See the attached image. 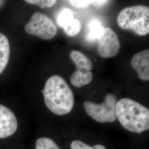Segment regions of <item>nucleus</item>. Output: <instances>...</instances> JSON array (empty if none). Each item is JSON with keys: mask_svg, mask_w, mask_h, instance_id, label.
Here are the masks:
<instances>
[{"mask_svg": "<svg viewBox=\"0 0 149 149\" xmlns=\"http://www.w3.org/2000/svg\"><path fill=\"white\" fill-rule=\"evenodd\" d=\"M42 92L46 106L55 114L63 116L72 111L74 105V96L62 77L53 75L49 77Z\"/></svg>", "mask_w": 149, "mask_h": 149, "instance_id": "f257e3e1", "label": "nucleus"}, {"mask_svg": "<svg viewBox=\"0 0 149 149\" xmlns=\"http://www.w3.org/2000/svg\"><path fill=\"white\" fill-rule=\"evenodd\" d=\"M116 116L129 132L140 134L149 129V109L130 98H122L117 102Z\"/></svg>", "mask_w": 149, "mask_h": 149, "instance_id": "f03ea898", "label": "nucleus"}, {"mask_svg": "<svg viewBox=\"0 0 149 149\" xmlns=\"http://www.w3.org/2000/svg\"><path fill=\"white\" fill-rule=\"evenodd\" d=\"M117 23L120 28L131 31L140 36L149 33V8L143 5L127 7L120 12Z\"/></svg>", "mask_w": 149, "mask_h": 149, "instance_id": "7ed1b4c3", "label": "nucleus"}, {"mask_svg": "<svg viewBox=\"0 0 149 149\" xmlns=\"http://www.w3.org/2000/svg\"><path fill=\"white\" fill-rule=\"evenodd\" d=\"M117 98L112 93L107 95L102 104H97L87 101L84 103L86 112L93 119L97 122H114L116 120V107Z\"/></svg>", "mask_w": 149, "mask_h": 149, "instance_id": "20e7f679", "label": "nucleus"}, {"mask_svg": "<svg viewBox=\"0 0 149 149\" xmlns=\"http://www.w3.org/2000/svg\"><path fill=\"white\" fill-rule=\"evenodd\" d=\"M27 33L44 40H50L55 37L58 29L53 21L47 15L36 12L24 27Z\"/></svg>", "mask_w": 149, "mask_h": 149, "instance_id": "39448f33", "label": "nucleus"}, {"mask_svg": "<svg viewBox=\"0 0 149 149\" xmlns=\"http://www.w3.org/2000/svg\"><path fill=\"white\" fill-rule=\"evenodd\" d=\"M98 42L97 50L102 58L114 57L119 52L120 48L119 39L116 33L111 28H104L103 33Z\"/></svg>", "mask_w": 149, "mask_h": 149, "instance_id": "423d86ee", "label": "nucleus"}, {"mask_svg": "<svg viewBox=\"0 0 149 149\" xmlns=\"http://www.w3.org/2000/svg\"><path fill=\"white\" fill-rule=\"evenodd\" d=\"M17 128L18 122L15 113L9 108L0 104V139L11 136Z\"/></svg>", "mask_w": 149, "mask_h": 149, "instance_id": "0eeeda50", "label": "nucleus"}, {"mask_svg": "<svg viewBox=\"0 0 149 149\" xmlns=\"http://www.w3.org/2000/svg\"><path fill=\"white\" fill-rule=\"evenodd\" d=\"M131 65L143 81L149 80V50L147 49L135 54L133 56Z\"/></svg>", "mask_w": 149, "mask_h": 149, "instance_id": "6e6552de", "label": "nucleus"}, {"mask_svg": "<svg viewBox=\"0 0 149 149\" xmlns=\"http://www.w3.org/2000/svg\"><path fill=\"white\" fill-rule=\"evenodd\" d=\"M70 56L77 70L91 71L93 69V65L90 59L79 51L72 50L70 53Z\"/></svg>", "mask_w": 149, "mask_h": 149, "instance_id": "1a4fd4ad", "label": "nucleus"}, {"mask_svg": "<svg viewBox=\"0 0 149 149\" xmlns=\"http://www.w3.org/2000/svg\"><path fill=\"white\" fill-rule=\"evenodd\" d=\"M104 29V27L99 20L96 19H92L88 24L86 39L90 42L98 41L101 37Z\"/></svg>", "mask_w": 149, "mask_h": 149, "instance_id": "9d476101", "label": "nucleus"}, {"mask_svg": "<svg viewBox=\"0 0 149 149\" xmlns=\"http://www.w3.org/2000/svg\"><path fill=\"white\" fill-rule=\"evenodd\" d=\"M10 46L7 37L0 33V74L5 69L10 59Z\"/></svg>", "mask_w": 149, "mask_h": 149, "instance_id": "9b49d317", "label": "nucleus"}, {"mask_svg": "<svg viewBox=\"0 0 149 149\" xmlns=\"http://www.w3.org/2000/svg\"><path fill=\"white\" fill-rule=\"evenodd\" d=\"M93 79V74L91 71H82L76 70L70 78V82L76 87H81L87 85Z\"/></svg>", "mask_w": 149, "mask_h": 149, "instance_id": "f8f14e48", "label": "nucleus"}, {"mask_svg": "<svg viewBox=\"0 0 149 149\" xmlns=\"http://www.w3.org/2000/svg\"><path fill=\"white\" fill-rule=\"evenodd\" d=\"M73 12L69 8H63L59 11L56 17V23L62 29L68 26L74 19Z\"/></svg>", "mask_w": 149, "mask_h": 149, "instance_id": "ddd939ff", "label": "nucleus"}, {"mask_svg": "<svg viewBox=\"0 0 149 149\" xmlns=\"http://www.w3.org/2000/svg\"><path fill=\"white\" fill-rule=\"evenodd\" d=\"M81 27L82 25L81 22L78 19L74 18L70 24L65 27L63 29L68 37H74L80 33Z\"/></svg>", "mask_w": 149, "mask_h": 149, "instance_id": "4468645a", "label": "nucleus"}, {"mask_svg": "<svg viewBox=\"0 0 149 149\" xmlns=\"http://www.w3.org/2000/svg\"><path fill=\"white\" fill-rule=\"evenodd\" d=\"M36 149H60L53 140L48 138L38 139L36 142Z\"/></svg>", "mask_w": 149, "mask_h": 149, "instance_id": "2eb2a0df", "label": "nucleus"}, {"mask_svg": "<svg viewBox=\"0 0 149 149\" xmlns=\"http://www.w3.org/2000/svg\"><path fill=\"white\" fill-rule=\"evenodd\" d=\"M71 149H106L102 145L97 144L93 146H90L80 140H74L71 144Z\"/></svg>", "mask_w": 149, "mask_h": 149, "instance_id": "dca6fc26", "label": "nucleus"}, {"mask_svg": "<svg viewBox=\"0 0 149 149\" xmlns=\"http://www.w3.org/2000/svg\"><path fill=\"white\" fill-rule=\"evenodd\" d=\"M26 2L29 4H33L39 6L41 8H45V7H52L55 5L57 1L54 0H26Z\"/></svg>", "mask_w": 149, "mask_h": 149, "instance_id": "f3484780", "label": "nucleus"}, {"mask_svg": "<svg viewBox=\"0 0 149 149\" xmlns=\"http://www.w3.org/2000/svg\"><path fill=\"white\" fill-rule=\"evenodd\" d=\"M71 6L77 8H86L91 5H93V1L89 0H72L68 1Z\"/></svg>", "mask_w": 149, "mask_h": 149, "instance_id": "a211bd4d", "label": "nucleus"}, {"mask_svg": "<svg viewBox=\"0 0 149 149\" xmlns=\"http://www.w3.org/2000/svg\"><path fill=\"white\" fill-rule=\"evenodd\" d=\"M109 1H103V0H95L93 1V5L95 7H102L107 4Z\"/></svg>", "mask_w": 149, "mask_h": 149, "instance_id": "6ab92c4d", "label": "nucleus"}, {"mask_svg": "<svg viewBox=\"0 0 149 149\" xmlns=\"http://www.w3.org/2000/svg\"><path fill=\"white\" fill-rule=\"evenodd\" d=\"M5 1H0V7H1L2 6L4 5Z\"/></svg>", "mask_w": 149, "mask_h": 149, "instance_id": "aec40b11", "label": "nucleus"}]
</instances>
